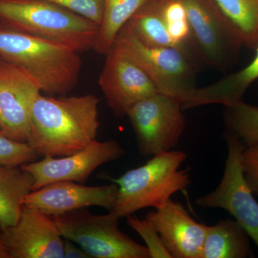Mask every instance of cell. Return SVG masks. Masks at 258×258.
<instances>
[{
	"label": "cell",
	"instance_id": "obj_1",
	"mask_svg": "<svg viewBox=\"0 0 258 258\" xmlns=\"http://www.w3.org/2000/svg\"><path fill=\"white\" fill-rule=\"evenodd\" d=\"M99 99L81 96H38L32 106L28 143L38 157L71 155L97 140Z\"/></svg>",
	"mask_w": 258,
	"mask_h": 258
},
{
	"label": "cell",
	"instance_id": "obj_2",
	"mask_svg": "<svg viewBox=\"0 0 258 258\" xmlns=\"http://www.w3.org/2000/svg\"><path fill=\"white\" fill-rule=\"evenodd\" d=\"M0 60L21 69L51 96L73 91L82 69L78 51L1 25Z\"/></svg>",
	"mask_w": 258,
	"mask_h": 258
},
{
	"label": "cell",
	"instance_id": "obj_3",
	"mask_svg": "<svg viewBox=\"0 0 258 258\" xmlns=\"http://www.w3.org/2000/svg\"><path fill=\"white\" fill-rule=\"evenodd\" d=\"M0 25L78 52L93 49L99 25L45 0H0Z\"/></svg>",
	"mask_w": 258,
	"mask_h": 258
},
{
	"label": "cell",
	"instance_id": "obj_4",
	"mask_svg": "<svg viewBox=\"0 0 258 258\" xmlns=\"http://www.w3.org/2000/svg\"><path fill=\"white\" fill-rule=\"evenodd\" d=\"M186 157L182 151L161 153L144 165L112 179L118 186L112 212L126 217L143 209H156L171 200L174 194L186 189L191 182L189 170L180 167Z\"/></svg>",
	"mask_w": 258,
	"mask_h": 258
},
{
	"label": "cell",
	"instance_id": "obj_5",
	"mask_svg": "<svg viewBox=\"0 0 258 258\" xmlns=\"http://www.w3.org/2000/svg\"><path fill=\"white\" fill-rule=\"evenodd\" d=\"M64 239L74 242L94 258H150L145 245L118 228L114 212L96 215L86 208L52 217Z\"/></svg>",
	"mask_w": 258,
	"mask_h": 258
},
{
	"label": "cell",
	"instance_id": "obj_6",
	"mask_svg": "<svg viewBox=\"0 0 258 258\" xmlns=\"http://www.w3.org/2000/svg\"><path fill=\"white\" fill-rule=\"evenodd\" d=\"M114 43L144 70L159 93L182 103L188 93L197 88L195 76L199 67L179 49L147 46L139 41L126 25Z\"/></svg>",
	"mask_w": 258,
	"mask_h": 258
},
{
	"label": "cell",
	"instance_id": "obj_7",
	"mask_svg": "<svg viewBox=\"0 0 258 258\" xmlns=\"http://www.w3.org/2000/svg\"><path fill=\"white\" fill-rule=\"evenodd\" d=\"M139 152L154 156L172 150L186 128L181 103L158 93L136 103L128 110Z\"/></svg>",
	"mask_w": 258,
	"mask_h": 258
},
{
	"label": "cell",
	"instance_id": "obj_8",
	"mask_svg": "<svg viewBox=\"0 0 258 258\" xmlns=\"http://www.w3.org/2000/svg\"><path fill=\"white\" fill-rule=\"evenodd\" d=\"M227 158L225 171L218 186L212 192L197 199L203 209H223L253 240L258 247V203L244 179L241 156L245 146L233 134L227 132Z\"/></svg>",
	"mask_w": 258,
	"mask_h": 258
},
{
	"label": "cell",
	"instance_id": "obj_9",
	"mask_svg": "<svg viewBox=\"0 0 258 258\" xmlns=\"http://www.w3.org/2000/svg\"><path fill=\"white\" fill-rule=\"evenodd\" d=\"M205 64L224 71L243 47L214 0H181Z\"/></svg>",
	"mask_w": 258,
	"mask_h": 258
},
{
	"label": "cell",
	"instance_id": "obj_10",
	"mask_svg": "<svg viewBox=\"0 0 258 258\" xmlns=\"http://www.w3.org/2000/svg\"><path fill=\"white\" fill-rule=\"evenodd\" d=\"M106 56L98 85L116 116H125L136 103L159 93L144 70L116 44Z\"/></svg>",
	"mask_w": 258,
	"mask_h": 258
},
{
	"label": "cell",
	"instance_id": "obj_11",
	"mask_svg": "<svg viewBox=\"0 0 258 258\" xmlns=\"http://www.w3.org/2000/svg\"><path fill=\"white\" fill-rule=\"evenodd\" d=\"M123 148L114 140H96L79 152L64 157H45L21 166L34 179L32 191L61 181L84 184L97 168L119 159Z\"/></svg>",
	"mask_w": 258,
	"mask_h": 258
},
{
	"label": "cell",
	"instance_id": "obj_12",
	"mask_svg": "<svg viewBox=\"0 0 258 258\" xmlns=\"http://www.w3.org/2000/svg\"><path fill=\"white\" fill-rule=\"evenodd\" d=\"M41 93L26 73L0 60V133L28 143L32 106Z\"/></svg>",
	"mask_w": 258,
	"mask_h": 258
},
{
	"label": "cell",
	"instance_id": "obj_13",
	"mask_svg": "<svg viewBox=\"0 0 258 258\" xmlns=\"http://www.w3.org/2000/svg\"><path fill=\"white\" fill-rule=\"evenodd\" d=\"M11 258L63 257L64 238L52 217L24 205L18 221L0 230Z\"/></svg>",
	"mask_w": 258,
	"mask_h": 258
},
{
	"label": "cell",
	"instance_id": "obj_14",
	"mask_svg": "<svg viewBox=\"0 0 258 258\" xmlns=\"http://www.w3.org/2000/svg\"><path fill=\"white\" fill-rule=\"evenodd\" d=\"M118 190L115 183L86 186L72 181H57L30 191L25 197L24 205L51 217L93 206L110 212L114 208Z\"/></svg>",
	"mask_w": 258,
	"mask_h": 258
},
{
	"label": "cell",
	"instance_id": "obj_15",
	"mask_svg": "<svg viewBox=\"0 0 258 258\" xmlns=\"http://www.w3.org/2000/svg\"><path fill=\"white\" fill-rule=\"evenodd\" d=\"M145 218L173 258H201L208 226L195 221L181 203L169 200Z\"/></svg>",
	"mask_w": 258,
	"mask_h": 258
},
{
	"label": "cell",
	"instance_id": "obj_16",
	"mask_svg": "<svg viewBox=\"0 0 258 258\" xmlns=\"http://www.w3.org/2000/svg\"><path fill=\"white\" fill-rule=\"evenodd\" d=\"M254 50L252 60L240 71L205 87L197 88L191 96L194 105L228 106L242 101L244 93L258 79V45Z\"/></svg>",
	"mask_w": 258,
	"mask_h": 258
},
{
	"label": "cell",
	"instance_id": "obj_17",
	"mask_svg": "<svg viewBox=\"0 0 258 258\" xmlns=\"http://www.w3.org/2000/svg\"><path fill=\"white\" fill-rule=\"evenodd\" d=\"M252 255L249 236L237 220L208 226L201 258H245Z\"/></svg>",
	"mask_w": 258,
	"mask_h": 258
},
{
	"label": "cell",
	"instance_id": "obj_18",
	"mask_svg": "<svg viewBox=\"0 0 258 258\" xmlns=\"http://www.w3.org/2000/svg\"><path fill=\"white\" fill-rule=\"evenodd\" d=\"M34 179L21 166H0V230L18 221Z\"/></svg>",
	"mask_w": 258,
	"mask_h": 258
},
{
	"label": "cell",
	"instance_id": "obj_19",
	"mask_svg": "<svg viewBox=\"0 0 258 258\" xmlns=\"http://www.w3.org/2000/svg\"><path fill=\"white\" fill-rule=\"evenodd\" d=\"M174 47L197 66L205 64L181 0H155Z\"/></svg>",
	"mask_w": 258,
	"mask_h": 258
},
{
	"label": "cell",
	"instance_id": "obj_20",
	"mask_svg": "<svg viewBox=\"0 0 258 258\" xmlns=\"http://www.w3.org/2000/svg\"><path fill=\"white\" fill-rule=\"evenodd\" d=\"M152 0H104L103 19L93 44L97 53L106 55L122 28Z\"/></svg>",
	"mask_w": 258,
	"mask_h": 258
},
{
	"label": "cell",
	"instance_id": "obj_21",
	"mask_svg": "<svg viewBox=\"0 0 258 258\" xmlns=\"http://www.w3.org/2000/svg\"><path fill=\"white\" fill-rule=\"evenodd\" d=\"M238 35L243 46L258 45V0H214Z\"/></svg>",
	"mask_w": 258,
	"mask_h": 258
},
{
	"label": "cell",
	"instance_id": "obj_22",
	"mask_svg": "<svg viewBox=\"0 0 258 258\" xmlns=\"http://www.w3.org/2000/svg\"><path fill=\"white\" fill-rule=\"evenodd\" d=\"M126 26L139 41L147 46L175 47L155 0L141 8L130 19Z\"/></svg>",
	"mask_w": 258,
	"mask_h": 258
},
{
	"label": "cell",
	"instance_id": "obj_23",
	"mask_svg": "<svg viewBox=\"0 0 258 258\" xmlns=\"http://www.w3.org/2000/svg\"><path fill=\"white\" fill-rule=\"evenodd\" d=\"M224 120L227 132L247 146L258 144V106L243 101L225 106Z\"/></svg>",
	"mask_w": 258,
	"mask_h": 258
},
{
	"label": "cell",
	"instance_id": "obj_24",
	"mask_svg": "<svg viewBox=\"0 0 258 258\" xmlns=\"http://www.w3.org/2000/svg\"><path fill=\"white\" fill-rule=\"evenodd\" d=\"M38 157L28 143L13 140L0 133V166H21L37 161Z\"/></svg>",
	"mask_w": 258,
	"mask_h": 258
},
{
	"label": "cell",
	"instance_id": "obj_25",
	"mask_svg": "<svg viewBox=\"0 0 258 258\" xmlns=\"http://www.w3.org/2000/svg\"><path fill=\"white\" fill-rule=\"evenodd\" d=\"M127 223L131 228L137 232L146 243L150 258H173L160 236L147 219H139L129 215Z\"/></svg>",
	"mask_w": 258,
	"mask_h": 258
},
{
	"label": "cell",
	"instance_id": "obj_26",
	"mask_svg": "<svg viewBox=\"0 0 258 258\" xmlns=\"http://www.w3.org/2000/svg\"><path fill=\"white\" fill-rule=\"evenodd\" d=\"M101 25L104 0H45Z\"/></svg>",
	"mask_w": 258,
	"mask_h": 258
},
{
	"label": "cell",
	"instance_id": "obj_27",
	"mask_svg": "<svg viewBox=\"0 0 258 258\" xmlns=\"http://www.w3.org/2000/svg\"><path fill=\"white\" fill-rule=\"evenodd\" d=\"M241 166L249 189L258 197V144L244 148L241 156Z\"/></svg>",
	"mask_w": 258,
	"mask_h": 258
},
{
	"label": "cell",
	"instance_id": "obj_28",
	"mask_svg": "<svg viewBox=\"0 0 258 258\" xmlns=\"http://www.w3.org/2000/svg\"><path fill=\"white\" fill-rule=\"evenodd\" d=\"M63 257L91 258L84 250L73 241L64 238Z\"/></svg>",
	"mask_w": 258,
	"mask_h": 258
},
{
	"label": "cell",
	"instance_id": "obj_29",
	"mask_svg": "<svg viewBox=\"0 0 258 258\" xmlns=\"http://www.w3.org/2000/svg\"><path fill=\"white\" fill-rule=\"evenodd\" d=\"M0 258H11L2 237L1 232H0Z\"/></svg>",
	"mask_w": 258,
	"mask_h": 258
}]
</instances>
